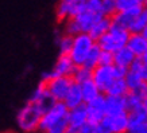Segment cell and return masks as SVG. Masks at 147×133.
I'll return each instance as SVG.
<instances>
[{
	"label": "cell",
	"instance_id": "1",
	"mask_svg": "<svg viewBox=\"0 0 147 133\" xmlns=\"http://www.w3.org/2000/svg\"><path fill=\"white\" fill-rule=\"evenodd\" d=\"M42 112L35 104L27 101L16 114V125L24 133H32L38 130Z\"/></svg>",
	"mask_w": 147,
	"mask_h": 133
},
{
	"label": "cell",
	"instance_id": "2",
	"mask_svg": "<svg viewBox=\"0 0 147 133\" xmlns=\"http://www.w3.org/2000/svg\"><path fill=\"white\" fill-rule=\"evenodd\" d=\"M128 36H129L128 30L112 24V26L109 27V30L96 40V43H97L98 47L101 50H104V51L115 53L117 49L125 46L127 40H128Z\"/></svg>",
	"mask_w": 147,
	"mask_h": 133
},
{
	"label": "cell",
	"instance_id": "3",
	"mask_svg": "<svg viewBox=\"0 0 147 133\" xmlns=\"http://www.w3.org/2000/svg\"><path fill=\"white\" fill-rule=\"evenodd\" d=\"M93 44L94 39L89 34H86V32L77 34V35L73 36V43H71V49L69 51V57L71 58V61L76 63L77 66H80L84 63L85 58H86Z\"/></svg>",
	"mask_w": 147,
	"mask_h": 133
},
{
	"label": "cell",
	"instance_id": "4",
	"mask_svg": "<svg viewBox=\"0 0 147 133\" xmlns=\"http://www.w3.org/2000/svg\"><path fill=\"white\" fill-rule=\"evenodd\" d=\"M71 82V77H65V76H55L53 77L51 80H49L45 84L46 89L51 97L55 100V101H63V98L66 96L67 90L70 88Z\"/></svg>",
	"mask_w": 147,
	"mask_h": 133
},
{
	"label": "cell",
	"instance_id": "5",
	"mask_svg": "<svg viewBox=\"0 0 147 133\" xmlns=\"http://www.w3.org/2000/svg\"><path fill=\"white\" fill-rule=\"evenodd\" d=\"M67 109L65 106V104L61 101H57L54 104L53 106L50 108L47 112H45L42 117H40V121H39V126H38V130L43 133L46 129L49 128L50 125H53L55 121L61 120L63 117H66L67 116Z\"/></svg>",
	"mask_w": 147,
	"mask_h": 133
},
{
	"label": "cell",
	"instance_id": "6",
	"mask_svg": "<svg viewBox=\"0 0 147 133\" xmlns=\"http://www.w3.org/2000/svg\"><path fill=\"white\" fill-rule=\"evenodd\" d=\"M113 80V65H98L92 70V81L102 94L105 93V90Z\"/></svg>",
	"mask_w": 147,
	"mask_h": 133
},
{
	"label": "cell",
	"instance_id": "7",
	"mask_svg": "<svg viewBox=\"0 0 147 133\" xmlns=\"http://www.w3.org/2000/svg\"><path fill=\"white\" fill-rule=\"evenodd\" d=\"M88 121V113L85 104L67 110V130L66 133H77V130Z\"/></svg>",
	"mask_w": 147,
	"mask_h": 133
},
{
	"label": "cell",
	"instance_id": "8",
	"mask_svg": "<svg viewBox=\"0 0 147 133\" xmlns=\"http://www.w3.org/2000/svg\"><path fill=\"white\" fill-rule=\"evenodd\" d=\"M86 106V113H88V121L97 124L105 117V102H104V94H100L92 101L85 104Z\"/></svg>",
	"mask_w": 147,
	"mask_h": 133
},
{
	"label": "cell",
	"instance_id": "9",
	"mask_svg": "<svg viewBox=\"0 0 147 133\" xmlns=\"http://www.w3.org/2000/svg\"><path fill=\"white\" fill-rule=\"evenodd\" d=\"M76 66L77 65L71 61V58L69 57V54H59V57L57 58V61H55V63H54V66L51 70L54 71L55 76L71 77Z\"/></svg>",
	"mask_w": 147,
	"mask_h": 133
},
{
	"label": "cell",
	"instance_id": "10",
	"mask_svg": "<svg viewBox=\"0 0 147 133\" xmlns=\"http://www.w3.org/2000/svg\"><path fill=\"white\" fill-rule=\"evenodd\" d=\"M104 102H105V116H115L120 113H127L125 110L124 96H109L104 94Z\"/></svg>",
	"mask_w": 147,
	"mask_h": 133
},
{
	"label": "cell",
	"instance_id": "11",
	"mask_svg": "<svg viewBox=\"0 0 147 133\" xmlns=\"http://www.w3.org/2000/svg\"><path fill=\"white\" fill-rule=\"evenodd\" d=\"M125 46L134 53L135 57L138 58H142L144 54H147V39L140 32H135V34L129 32L128 40H127Z\"/></svg>",
	"mask_w": 147,
	"mask_h": 133
},
{
	"label": "cell",
	"instance_id": "12",
	"mask_svg": "<svg viewBox=\"0 0 147 133\" xmlns=\"http://www.w3.org/2000/svg\"><path fill=\"white\" fill-rule=\"evenodd\" d=\"M142 8L143 7H136V8L127 9V11H117V12L111 18L112 24L123 27V28H125V30L129 31V27H131V24L134 22L135 15H136Z\"/></svg>",
	"mask_w": 147,
	"mask_h": 133
},
{
	"label": "cell",
	"instance_id": "13",
	"mask_svg": "<svg viewBox=\"0 0 147 133\" xmlns=\"http://www.w3.org/2000/svg\"><path fill=\"white\" fill-rule=\"evenodd\" d=\"M124 81L127 84L128 92H139V93H144L146 90V81L142 77L140 73L134 70H127V74L124 77Z\"/></svg>",
	"mask_w": 147,
	"mask_h": 133
},
{
	"label": "cell",
	"instance_id": "14",
	"mask_svg": "<svg viewBox=\"0 0 147 133\" xmlns=\"http://www.w3.org/2000/svg\"><path fill=\"white\" fill-rule=\"evenodd\" d=\"M63 104L67 109H71V108L80 106L84 104V100H82V94H81V88L80 84H76V82H71L70 88L67 90L66 96L63 98Z\"/></svg>",
	"mask_w": 147,
	"mask_h": 133
},
{
	"label": "cell",
	"instance_id": "15",
	"mask_svg": "<svg viewBox=\"0 0 147 133\" xmlns=\"http://www.w3.org/2000/svg\"><path fill=\"white\" fill-rule=\"evenodd\" d=\"M111 133H127L128 130V114L120 113L115 116H105Z\"/></svg>",
	"mask_w": 147,
	"mask_h": 133
},
{
	"label": "cell",
	"instance_id": "16",
	"mask_svg": "<svg viewBox=\"0 0 147 133\" xmlns=\"http://www.w3.org/2000/svg\"><path fill=\"white\" fill-rule=\"evenodd\" d=\"M101 13H92V12H88L82 9L80 13H77L76 16H73L74 20H76L77 26H78V30L80 32H89L90 27L93 26V23L97 20V18L100 16Z\"/></svg>",
	"mask_w": 147,
	"mask_h": 133
},
{
	"label": "cell",
	"instance_id": "17",
	"mask_svg": "<svg viewBox=\"0 0 147 133\" xmlns=\"http://www.w3.org/2000/svg\"><path fill=\"white\" fill-rule=\"evenodd\" d=\"M112 26V20L109 16H104V15H100L97 18V20L93 23V26L90 27L89 34L92 38L94 39V42L100 38L101 35H104L105 32L109 30V27Z\"/></svg>",
	"mask_w": 147,
	"mask_h": 133
},
{
	"label": "cell",
	"instance_id": "18",
	"mask_svg": "<svg viewBox=\"0 0 147 133\" xmlns=\"http://www.w3.org/2000/svg\"><path fill=\"white\" fill-rule=\"evenodd\" d=\"M135 58L136 57L134 55V53H132L127 46H123V47L117 49L115 53H113V65L128 69L129 65L134 62Z\"/></svg>",
	"mask_w": 147,
	"mask_h": 133
},
{
	"label": "cell",
	"instance_id": "19",
	"mask_svg": "<svg viewBox=\"0 0 147 133\" xmlns=\"http://www.w3.org/2000/svg\"><path fill=\"white\" fill-rule=\"evenodd\" d=\"M80 88H81V94H82L84 104L92 101V100H94L96 97H98V96L101 94L100 89L96 86V84H94L92 80L85 81V82L80 84Z\"/></svg>",
	"mask_w": 147,
	"mask_h": 133
},
{
	"label": "cell",
	"instance_id": "20",
	"mask_svg": "<svg viewBox=\"0 0 147 133\" xmlns=\"http://www.w3.org/2000/svg\"><path fill=\"white\" fill-rule=\"evenodd\" d=\"M143 94L144 93H139V92H127V94L124 96L127 113L143 108Z\"/></svg>",
	"mask_w": 147,
	"mask_h": 133
},
{
	"label": "cell",
	"instance_id": "21",
	"mask_svg": "<svg viewBox=\"0 0 147 133\" xmlns=\"http://www.w3.org/2000/svg\"><path fill=\"white\" fill-rule=\"evenodd\" d=\"M128 92L127 84H125L124 78H115L111 82V85L108 86V89L105 90L104 94H109V96H125Z\"/></svg>",
	"mask_w": 147,
	"mask_h": 133
},
{
	"label": "cell",
	"instance_id": "22",
	"mask_svg": "<svg viewBox=\"0 0 147 133\" xmlns=\"http://www.w3.org/2000/svg\"><path fill=\"white\" fill-rule=\"evenodd\" d=\"M147 24V9L146 7H143L140 11H139L134 18V22L129 27V32L131 34H135V32H142V30L146 27Z\"/></svg>",
	"mask_w": 147,
	"mask_h": 133
},
{
	"label": "cell",
	"instance_id": "23",
	"mask_svg": "<svg viewBox=\"0 0 147 133\" xmlns=\"http://www.w3.org/2000/svg\"><path fill=\"white\" fill-rule=\"evenodd\" d=\"M100 53H101V49L97 46V43L94 42V44L92 46V49L89 50V53L85 58L82 66L88 67L90 70H93L96 66H98V59H100Z\"/></svg>",
	"mask_w": 147,
	"mask_h": 133
},
{
	"label": "cell",
	"instance_id": "24",
	"mask_svg": "<svg viewBox=\"0 0 147 133\" xmlns=\"http://www.w3.org/2000/svg\"><path fill=\"white\" fill-rule=\"evenodd\" d=\"M71 80H73V82H76V84H82L85 81L92 80V70L88 69V67L82 66V65L76 66L73 74H71Z\"/></svg>",
	"mask_w": 147,
	"mask_h": 133
},
{
	"label": "cell",
	"instance_id": "25",
	"mask_svg": "<svg viewBox=\"0 0 147 133\" xmlns=\"http://www.w3.org/2000/svg\"><path fill=\"white\" fill-rule=\"evenodd\" d=\"M55 43H57V49L59 54H69L71 49V43H73V36L63 32V34L57 36Z\"/></svg>",
	"mask_w": 147,
	"mask_h": 133
},
{
	"label": "cell",
	"instance_id": "26",
	"mask_svg": "<svg viewBox=\"0 0 147 133\" xmlns=\"http://www.w3.org/2000/svg\"><path fill=\"white\" fill-rule=\"evenodd\" d=\"M146 0H116V9L117 11H127L136 7H144Z\"/></svg>",
	"mask_w": 147,
	"mask_h": 133
},
{
	"label": "cell",
	"instance_id": "27",
	"mask_svg": "<svg viewBox=\"0 0 147 133\" xmlns=\"http://www.w3.org/2000/svg\"><path fill=\"white\" fill-rule=\"evenodd\" d=\"M66 130H67V116L61 118V120L55 121L43 133H66Z\"/></svg>",
	"mask_w": 147,
	"mask_h": 133
},
{
	"label": "cell",
	"instance_id": "28",
	"mask_svg": "<svg viewBox=\"0 0 147 133\" xmlns=\"http://www.w3.org/2000/svg\"><path fill=\"white\" fill-rule=\"evenodd\" d=\"M116 12V0H101V15L112 18Z\"/></svg>",
	"mask_w": 147,
	"mask_h": 133
},
{
	"label": "cell",
	"instance_id": "29",
	"mask_svg": "<svg viewBox=\"0 0 147 133\" xmlns=\"http://www.w3.org/2000/svg\"><path fill=\"white\" fill-rule=\"evenodd\" d=\"M46 93H47V89H46L45 84H43V82H39V85L31 92L30 97H28V101L32 102V104H36L42 97H45Z\"/></svg>",
	"mask_w": 147,
	"mask_h": 133
},
{
	"label": "cell",
	"instance_id": "30",
	"mask_svg": "<svg viewBox=\"0 0 147 133\" xmlns=\"http://www.w3.org/2000/svg\"><path fill=\"white\" fill-rule=\"evenodd\" d=\"M55 102H57V101H55V100H54V98L49 94V92H47V93L45 94V97H42V98H40V100H39L38 102H36L35 105H36L38 108H39L40 112H42V114H43L45 112H47V110L50 109V108L53 106V105L55 104Z\"/></svg>",
	"mask_w": 147,
	"mask_h": 133
},
{
	"label": "cell",
	"instance_id": "31",
	"mask_svg": "<svg viewBox=\"0 0 147 133\" xmlns=\"http://www.w3.org/2000/svg\"><path fill=\"white\" fill-rule=\"evenodd\" d=\"M82 9L92 13H101V0H85Z\"/></svg>",
	"mask_w": 147,
	"mask_h": 133
},
{
	"label": "cell",
	"instance_id": "32",
	"mask_svg": "<svg viewBox=\"0 0 147 133\" xmlns=\"http://www.w3.org/2000/svg\"><path fill=\"white\" fill-rule=\"evenodd\" d=\"M98 65H113V53L101 50L100 59H98Z\"/></svg>",
	"mask_w": 147,
	"mask_h": 133
},
{
	"label": "cell",
	"instance_id": "33",
	"mask_svg": "<svg viewBox=\"0 0 147 133\" xmlns=\"http://www.w3.org/2000/svg\"><path fill=\"white\" fill-rule=\"evenodd\" d=\"M127 133H147V121L138 125H131L128 126Z\"/></svg>",
	"mask_w": 147,
	"mask_h": 133
},
{
	"label": "cell",
	"instance_id": "34",
	"mask_svg": "<svg viewBox=\"0 0 147 133\" xmlns=\"http://www.w3.org/2000/svg\"><path fill=\"white\" fill-rule=\"evenodd\" d=\"M127 70H128V69H125V67L113 65V77H115V78H124L125 74H127Z\"/></svg>",
	"mask_w": 147,
	"mask_h": 133
},
{
	"label": "cell",
	"instance_id": "35",
	"mask_svg": "<svg viewBox=\"0 0 147 133\" xmlns=\"http://www.w3.org/2000/svg\"><path fill=\"white\" fill-rule=\"evenodd\" d=\"M77 133H94V124L86 121V122L77 130Z\"/></svg>",
	"mask_w": 147,
	"mask_h": 133
},
{
	"label": "cell",
	"instance_id": "36",
	"mask_svg": "<svg viewBox=\"0 0 147 133\" xmlns=\"http://www.w3.org/2000/svg\"><path fill=\"white\" fill-rule=\"evenodd\" d=\"M143 109L147 113V89L144 90V94H143Z\"/></svg>",
	"mask_w": 147,
	"mask_h": 133
},
{
	"label": "cell",
	"instance_id": "37",
	"mask_svg": "<svg viewBox=\"0 0 147 133\" xmlns=\"http://www.w3.org/2000/svg\"><path fill=\"white\" fill-rule=\"evenodd\" d=\"M140 34H142L143 36H144V38H146L147 39V24H146V27H144V28H143L142 30V32H140Z\"/></svg>",
	"mask_w": 147,
	"mask_h": 133
},
{
	"label": "cell",
	"instance_id": "38",
	"mask_svg": "<svg viewBox=\"0 0 147 133\" xmlns=\"http://www.w3.org/2000/svg\"><path fill=\"white\" fill-rule=\"evenodd\" d=\"M146 3H147V0H146Z\"/></svg>",
	"mask_w": 147,
	"mask_h": 133
},
{
	"label": "cell",
	"instance_id": "39",
	"mask_svg": "<svg viewBox=\"0 0 147 133\" xmlns=\"http://www.w3.org/2000/svg\"><path fill=\"white\" fill-rule=\"evenodd\" d=\"M146 9H147V7H146Z\"/></svg>",
	"mask_w": 147,
	"mask_h": 133
}]
</instances>
